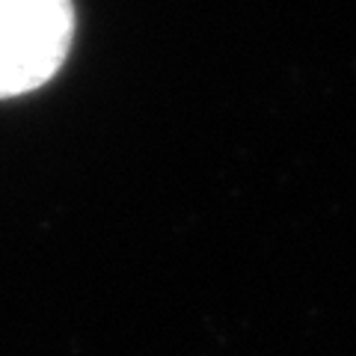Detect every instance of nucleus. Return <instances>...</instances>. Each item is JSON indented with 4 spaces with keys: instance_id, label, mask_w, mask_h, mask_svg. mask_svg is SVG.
I'll list each match as a JSON object with an SVG mask.
<instances>
[{
    "instance_id": "1",
    "label": "nucleus",
    "mask_w": 356,
    "mask_h": 356,
    "mask_svg": "<svg viewBox=\"0 0 356 356\" xmlns=\"http://www.w3.org/2000/svg\"><path fill=\"white\" fill-rule=\"evenodd\" d=\"M72 0H0V98L51 81L72 44Z\"/></svg>"
}]
</instances>
